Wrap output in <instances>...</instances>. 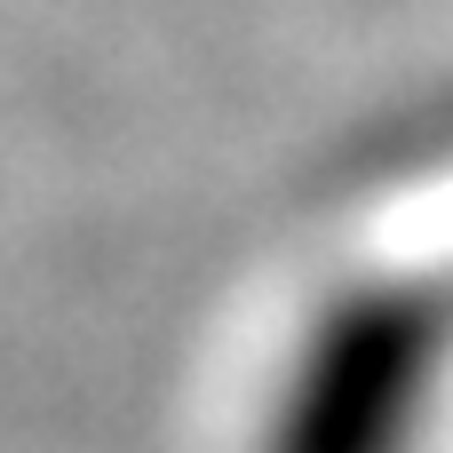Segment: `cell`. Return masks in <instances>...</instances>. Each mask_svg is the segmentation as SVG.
Masks as SVG:
<instances>
[{
    "mask_svg": "<svg viewBox=\"0 0 453 453\" xmlns=\"http://www.w3.org/2000/svg\"><path fill=\"white\" fill-rule=\"evenodd\" d=\"M453 319L430 287H358L303 334L263 453H414L438 406Z\"/></svg>",
    "mask_w": 453,
    "mask_h": 453,
    "instance_id": "obj_1",
    "label": "cell"
}]
</instances>
